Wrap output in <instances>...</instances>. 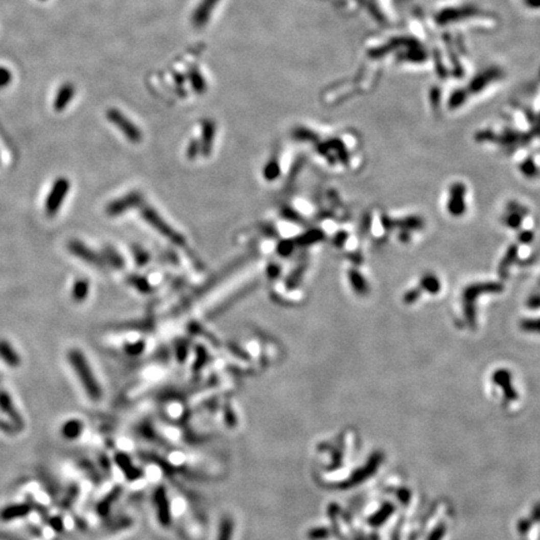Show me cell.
Returning <instances> with one entry per match:
<instances>
[{"label": "cell", "mask_w": 540, "mask_h": 540, "mask_svg": "<svg viewBox=\"0 0 540 540\" xmlns=\"http://www.w3.org/2000/svg\"><path fill=\"white\" fill-rule=\"evenodd\" d=\"M68 359L69 363L73 365V368H74L75 373L79 378L80 383L85 389L89 398L93 400H99L102 398V388L98 384L97 378L94 377L91 368L89 366L86 358L84 357L83 353L78 350V349H72L68 353Z\"/></svg>", "instance_id": "6da1fadb"}, {"label": "cell", "mask_w": 540, "mask_h": 540, "mask_svg": "<svg viewBox=\"0 0 540 540\" xmlns=\"http://www.w3.org/2000/svg\"><path fill=\"white\" fill-rule=\"evenodd\" d=\"M142 215L145 222L149 224V225H152L158 233H160L163 237L168 238L170 242L179 245L183 244L184 238L181 237L178 231H175L174 228H172L169 224L165 222L163 218L154 210L153 208H150V206H144V208L142 209Z\"/></svg>", "instance_id": "7a4b0ae2"}, {"label": "cell", "mask_w": 540, "mask_h": 540, "mask_svg": "<svg viewBox=\"0 0 540 540\" xmlns=\"http://www.w3.org/2000/svg\"><path fill=\"white\" fill-rule=\"evenodd\" d=\"M69 189H71V183L66 178H58L55 180L45 201V213L48 217L57 215L60 206L63 205L64 199L68 195Z\"/></svg>", "instance_id": "3957f363"}, {"label": "cell", "mask_w": 540, "mask_h": 540, "mask_svg": "<svg viewBox=\"0 0 540 540\" xmlns=\"http://www.w3.org/2000/svg\"><path fill=\"white\" fill-rule=\"evenodd\" d=\"M68 249L72 254H74L78 258L83 259L84 262L88 263V264L95 265V267H103V260L100 259V256L98 255L95 251L91 250L86 247L85 244H83L79 240L73 239L68 243Z\"/></svg>", "instance_id": "277c9868"}, {"label": "cell", "mask_w": 540, "mask_h": 540, "mask_svg": "<svg viewBox=\"0 0 540 540\" xmlns=\"http://www.w3.org/2000/svg\"><path fill=\"white\" fill-rule=\"evenodd\" d=\"M139 201H140V197H139L138 193H131V194L123 197L122 199H118L109 204L108 208H106V213L109 215H119L124 213L127 209L135 206Z\"/></svg>", "instance_id": "5b68a950"}, {"label": "cell", "mask_w": 540, "mask_h": 540, "mask_svg": "<svg viewBox=\"0 0 540 540\" xmlns=\"http://www.w3.org/2000/svg\"><path fill=\"white\" fill-rule=\"evenodd\" d=\"M155 505L158 511L159 522L163 525H168L170 523V506L164 488H159L155 493Z\"/></svg>", "instance_id": "8992f818"}, {"label": "cell", "mask_w": 540, "mask_h": 540, "mask_svg": "<svg viewBox=\"0 0 540 540\" xmlns=\"http://www.w3.org/2000/svg\"><path fill=\"white\" fill-rule=\"evenodd\" d=\"M0 408L16 425H20V427L23 425V419H21V416L19 415L15 407L13 405L10 396L5 391H0Z\"/></svg>", "instance_id": "52a82bcc"}, {"label": "cell", "mask_w": 540, "mask_h": 540, "mask_svg": "<svg viewBox=\"0 0 540 540\" xmlns=\"http://www.w3.org/2000/svg\"><path fill=\"white\" fill-rule=\"evenodd\" d=\"M0 358L9 366H18L20 364V358L7 340H0Z\"/></svg>", "instance_id": "ba28073f"}, {"label": "cell", "mask_w": 540, "mask_h": 540, "mask_svg": "<svg viewBox=\"0 0 540 540\" xmlns=\"http://www.w3.org/2000/svg\"><path fill=\"white\" fill-rule=\"evenodd\" d=\"M29 510H30V508L25 504L12 505V506L5 508L4 510L0 513V518H2L4 522H8V520H13V519H16V518L27 515V514L29 513Z\"/></svg>", "instance_id": "9c48e42d"}, {"label": "cell", "mask_w": 540, "mask_h": 540, "mask_svg": "<svg viewBox=\"0 0 540 540\" xmlns=\"http://www.w3.org/2000/svg\"><path fill=\"white\" fill-rule=\"evenodd\" d=\"M89 294V281L86 279H78L75 281L74 287H73V299L78 303L84 301V299L88 296Z\"/></svg>", "instance_id": "30bf717a"}, {"label": "cell", "mask_w": 540, "mask_h": 540, "mask_svg": "<svg viewBox=\"0 0 540 540\" xmlns=\"http://www.w3.org/2000/svg\"><path fill=\"white\" fill-rule=\"evenodd\" d=\"M234 533V522L231 518H224L219 525V533L217 540H231Z\"/></svg>", "instance_id": "8fae6325"}, {"label": "cell", "mask_w": 540, "mask_h": 540, "mask_svg": "<svg viewBox=\"0 0 540 540\" xmlns=\"http://www.w3.org/2000/svg\"><path fill=\"white\" fill-rule=\"evenodd\" d=\"M80 433H82V423L77 419H73V420H69L68 423L64 424L63 434L68 439L77 438Z\"/></svg>", "instance_id": "7c38bea8"}, {"label": "cell", "mask_w": 540, "mask_h": 540, "mask_svg": "<svg viewBox=\"0 0 540 540\" xmlns=\"http://www.w3.org/2000/svg\"><path fill=\"white\" fill-rule=\"evenodd\" d=\"M106 254H108V258L110 259L111 262H113L114 264L116 265V267H123L122 256L118 255V254L113 250V249H111V250H110V249H108V250H106Z\"/></svg>", "instance_id": "4fadbf2b"}]
</instances>
